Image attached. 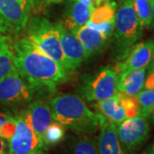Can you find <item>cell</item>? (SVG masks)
Returning a JSON list of instances; mask_svg holds the SVG:
<instances>
[{
    "mask_svg": "<svg viewBox=\"0 0 154 154\" xmlns=\"http://www.w3.org/2000/svg\"><path fill=\"white\" fill-rule=\"evenodd\" d=\"M16 130L8 141V154H34L45 150L33 129L28 109L20 110L14 116Z\"/></svg>",
    "mask_w": 154,
    "mask_h": 154,
    "instance_id": "5",
    "label": "cell"
},
{
    "mask_svg": "<svg viewBox=\"0 0 154 154\" xmlns=\"http://www.w3.org/2000/svg\"><path fill=\"white\" fill-rule=\"evenodd\" d=\"M64 136L65 128L62 126L58 122L53 121L46 129L43 138V142L45 149L61 142L64 139Z\"/></svg>",
    "mask_w": 154,
    "mask_h": 154,
    "instance_id": "22",
    "label": "cell"
},
{
    "mask_svg": "<svg viewBox=\"0 0 154 154\" xmlns=\"http://www.w3.org/2000/svg\"><path fill=\"white\" fill-rule=\"evenodd\" d=\"M16 118L9 111H0V138L9 141L16 130Z\"/></svg>",
    "mask_w": 154,
    "mask_h": 154,
    "instance_id": "23",
    "label": "cell"
},
{
    "mask_svg": "<svg viewBox=\"0 0 154 154\" xmlns=\"http://www.w3.org/2000/svg\"><path fill=\"white\" fill-rule=\"evenodd\" d=\"M153 50L154 43L152 38L141 43H136L128 51L123 61L115 66L117 74L147 68L152 58Z\"/></svg>",
    "mask_w": 154,
    "mask_h": 154,
    "instance_id": "11",
    "label": "cell"
},
{
    "mask_svg": "<svg viewBox=\"0 0 154 154\" xmlns=\"http://www.w3.org/2000/svg\"><path fill=\"white\" fill-rule=\"evenodd\" d=\"M134 11L144 27L149 28L152 23L151 4L148 0H132Z\"/></svg>",
    "mask_w": 154,
    "mask_h": 154,
    "instance_id": "24",
    "label": "cell"
},
{
    "mask_svg": "<svg viewBox=\"0 0 154 154\" xmlns=\"http://www.w3.org/2000/svg\"><path fill=\"white\" fill-rule=\"evenodd\" d=\"M140 154H154V141L149 144Z\"/></svg>",
    "mask_w": 154,
    "mask_h": 154,
    "instance_id": "30",
    "label": "cell"
},
{
    "mask_svg": "<svg viewBox=\"0 0 154 154\" xmlns=\"http://www.w3.org/2000/svg\"><path fill=\"white\" fill-rule=\"evenodd\" d=\"M150 118L152 119V123H153V124H154V112H153V113H152V115H151V116H150Z\"/></svg>",
    "mask_w": 154,
    "mask_h": 154,
    "instance_id": "34",
    "label": "cell"
},
{
    "mask_svg": "<svg viewBox=\"0 0 154 154\" xmlns=\"http://www.w3.org/2000/svg\"><path fill=\"white\" fill-rule=\"evenodd\" d=\"M116 5L117 4L116 2L107 1L104 5H100L97 8H94L91 14L89 22L94 24H100L114 20Z\"/></svg>",
    "mask_w": 154,
    "mask_h": 154,
    "instance_id": "20",
    "label": "cell"
},
{
    "mask_svg": "<svg viewBox=\"0 0 154 154\" xmlns=\"http://www.w3.org/2000/svg\"><path fill=\"white\" fill-rule=\"evenodd\" d=\"M94 106L99 115L116 125L128 119L126 110L122 102L120 92H117L110 98L97 101Z\"/></svg>",
    "mask_w": 154,
    "mask_h": 154,
    "instance_id": "16",
    "label": "cell"
},
{
    "mask_svg": "<svg viewBox=\"0 0 154 154\" xmlns=\"http://www.w3.org/2000/svg\"><path fill=\"white\" fill-rule=\"evenodd\" d=\"M92 3H93V5L95 6H99L100 5H102L103 3H105V2H107V1H109V0H90Z\"/></svg>",
    "mask_w": 154,
    "mask_h": 154,
    "instance_id": "31",
    "label": "cell"
},
{
    "mask_svg": "<svg viewBox=\"0 0 154 154\" xmlns=\"http://www.w3.org/2000/svg\"><path fill=\"white\" fill-rule=\"evenodd\" d=\"M25 28L27 38L36 47L67 69L56 23H51L45 17H33L28 20Z\"/></svg>",
    "mask_w": 154,
    "mask_h": 154,
    "instance_id": "4",
    "label": "cell"
},
{
    "mask_svg": "<svg viewBox=\"0 0 154 154\" xmlns=\"http://www.w3.org/2000/svg\"><path fill=\"white\" fill-rule=\"evenodd\" d=\"M28 110L33 129L44 144L43 138L45 133L53 122L49 104L41 99H37L29 102Z\"/></svg>",
    "mask_w": 154,
    "mask_h": 154,
    "instance_id": "14",
    "label": "cell"
},
{
    "mask_svg": "<svg viewBox=\"0 0 154 154\" xmlns=\"http://www.w3.org/2000/svg\"><path fill=\"white\" fill-rule=\"evenodd\" d=\"M153 43H154V39H153ZM152 62H154V50H153V55H152V58L151 63H152Z\"/></svg>",
    "mask_w": 154,
    "mask_h": 154,
    "instance_id": "35",
    "label": "cell"
},
{
    "mask_svg": "<svg viewBox=\"0 0 154 154\" xmlns=\"http://www.w3.org/2000/svg\"><path fill=\"white\" fill-rule=\"evenodd\" d=\"M144 26L139 20L132 0H119L116 5L113 36L118 50L123 55L143 35Z\"/></svg>",
    "mask_w": 154,
    "mask_h": 154,
    "instance_id": "3",
    "label": "cell"
},
{
    "mask_svg": "<svg viewBox=\"0 0 154 154\" xmlns=\"http://www.w3.org/2000/svg\"><path fill=\"white\" fill-rule=\"evenodd\" d=\"M145 89H154V70L148 72V75L145 79Z\"/></svg>",
    "mask_w": 154,
    "mask_h": 154,
    "instance_id": "27",
    "label": "cell"
},
{
    "mask_svg": "<svg viewBox=\"0 0 154 154\" xmlns=\"http://www.w3.org/2000/svg\"><path fill=\"white\" fill-rule=\"evenodd\" d=\"M118 92L117 72L115 66H105L83 83L80 93L88 102H97L110 98Z\"/></svg>",
    "mask_w": 154,
    "mask_h": 154,
    "instance_id": "7",
    "label": "cell"
},
{
    "mask_svg": "<svg viewBox=\"0 0 154 154\" xmlns=\"http://www.w3.org/2000/svg\"><path fill=\"white\" fill-rule=\"evenodd\" d=\"M16 69L15 56L9 35L0 36V81Z\"/></svg>",
    "mask_w": 154,
    "mask_h": 154,
    "instance_id": "19",
    "label": "cell"
},
{
    "mask_svg": "<svg viewBox=\"0 0 154 154\" xmlns=\"http://www.w3.org/2000/svg\"><path fill=\"white\" fill-rule=\"evenodd\" d=\"M94 9L80 0H68L61 24L72 32L89 22Z\"/></svg>",
    "mask_w": 154,
    "mask_h": 154,
    "instance_id": "12",
    "label": "cell"
},
{
    "mask_svg": "<svg viewBox=\"0 0 154 154\" xmlns=\"http://www.w3.org/2000/svg\"><path fill=\"white\" fill-rule=\"evenodd\" d=\"M64 154H99L97 140L90 134H77L67 144Z\"/></svg>",
    "mask_w": 154,
    "mask_h": 154,
    "instance_id": "18",
    "label": "cell"
},
{
    "mask_svg": "<svg viewBox=\"0 0 154 154\" xmlns=\"http://www.w3.org/2000/svg\"><path fill=\"white\" fill-rule=\"evenodd\" d=\"M33 7V0H0V17L17 33L26 28Z\"/></svg>",
    "mask_w": 154,
    "mask_h": 154,
    "instance_id": "9",
    "label": "cell"
},
{
    "mask_svg": "<svg viewBox=\"0 0 154 154\" xmlns=\"http://www.w3.org/2000/svg\"><path fill=\"white\" fill-rule=\"evenodd\" d=\"M148 72L149 71H152V70H154V62H152V63H151L150 64L148 65Z\"/></svg>",
    "mask_w": 154,
    "mask_h": 154,
    "instance_id": "33",
    "label": "cell"
},
{
    "mask_svg": "<svg viewBox=\"0 0 154 154\" xmlns=\"http://www.w3.org/2000/svg\"><path fill=\"white\" fill-rule=\"evenodd\" d=\"M146 68L117 74V90L123 94L134 96L144 88Z\"/></svg>",
    "mask_w": 154,
    "mask_h": 154,
    "instance_id": "17",
    "label": "cell"
},
{
    "mask_svg": "<svg viewBox=\"0 0 154 154\" xmlns=\"http://www.w3.org/2000/svg\"><path fill=\"white\" fill-rule=\"evenodd\" d=\"M35 88L18 73L17 69L0 81V105H13L33 100Z\"/></svg>",
    "mask_w": 154,
    "mask_h": 154,
    "instance_id": "8",
    "label": "cell"
},
{
    "mask_svg": "<svg viewBox=\"0 0 154 154\" xmlns=\"http://www.w3.org/2000/svg\"><path fill=\"white\" fill-rule=\"evenodd\" d=\"M0 154H8V143L7 140L0 138Z\"/></svg>",
    "mask_w": 154,
    "mask_h": 154,
    "instance_id": "29",
    "label": "cell"
},
{
    "mask_svg": "<svg viewBox=\"0 0 154 154\" xmlns=\"http://www.w3.org/2000/svg\"><path fill=\"white\" fill-rule=\"evenodd\" d=\"M86 25H88L95 30L99 31L103 35H105L106 38H110L113 35L114 32V26H115V19L111 20L110 22L100 23V24H94L92 22H88Z\"/></svg>",
    "mask_w": 154,
    "mask_h": 154,
    "instance_id": "25",
    "label": "cell"
},
{
    "mask_svg": "<svg viewBox=\"0 0 154 154\" xmlns=\"http://www.w3.org/2000/svg\"><path fill=\"white\" fill-rule=\"evenodd\" d=\"M97 139L99 154H125L119 141L116 124L103 117Z\"/></svg>",
    "mask_w": 154,
    "mask_h": 154,
    "instance_id": "13",
    "label": "cell"
},
{
    "mask_svg": "<svg viewBox=\"0 0 154 154\" xmlns=\"http://www.w3.org/2000/svg\"><path fill=\"white\" fill-rule=\"evenodd\" d=\"M56 25L59 33L61 48L66 61L67 70L74 71L88 58L86 51L74 33L61 23H56Z\"/></svg>",
    "mask_w": 154,
    "mask_h": 154,
    "instance_id": "10",
    "label": "cell"
},
{
    "mask_svg": "<svg viewBox=\"0 0 154 154\" xmlns=\"http://www.w3.org/2000/svg\"><path fill=\"white\" fill-rule=\"evenodd\" d=\"M66 0H33V10L34 12H41L44 9L52 5H57Z\"/></svg>",
    "mask_w": 154,
    "mask_h": 154,
    "instance_id": "26",
    "label": "cell"
},
{
    "mask_svg": "<svg viewBox=\"0 0 154 154\" xmlns=\"http://www.w3.org/2000/svg\"><path fill=\"white\" fill-rule=\"evenodd\" d=\"M149 2H150V4H152V3H154V0H148Z\"/></svg>",
    "mask_w": 154,
    "mask_h": 154,
    "instance_id": "37",
    "label": "cell"
},
{
    "mask_svg": "<svg viewBox=\"0 0 154 154\" xmlns=\"http://www.w3.org/2000/svg\"><path fill=\"white\" fill-rule=\"evenodd\" d=\"M116 132L125 154H135L150 137L151 126L147 117L138 115L117 124Z\"/></svg>",
    "mask_w": 154,
    "mask_h": 154,
    "instance_id": "6",
    "label": "cell"
},
{
    "mask_svg": "<svg viewBox=\"0 0 154 154\" xmlns=\"http://www.w3.org/2000/svg\"><path fill=\"white\" fill-rule=\"evenodd\" d=\"M71 33H74L81 41L88 57L103 51L109 40V38H106L105 35L88 25L77 28Z\"/></svg>",
    "mask_w": 154,
    "mask_h": 154,
    "instance_id": "15",
    "label": "cell"
},
{
    "mask_svg": "<svg viewBox=\"0 0 154 154\" xmlns=\"http://www.w3.org/2000/svg\"><path fill=\"white\" fill-rule=\"evenodd\" d=\"M151 11H152V23L150 27L154 28V3L151 4Z\"/></svg>",
    "mask_w": 154,
    "mask_h": 154,
    "instance_id": "32",
    "label": "cell"
},
{
    "mask_svg": "<svg viewBox=\"0 0 154 154\" xmlns=\"http://www.w3.org/2000/svg\"><path fill=\"white\" fill-rule=\"evenodd\" d=\"M134 96L139 104V115L150 117L154 112V89L141 90Z\"/></svg>",
    "mask_w": 154,
    "mask_h": 154,
    "instance_id": "21",
    "label": "cell"
},
{
    "mask_svg": "<svg viewBox=\"0 0 154 154\" xmlns=\"http://www.w3.org/2000/svg\"><path fill=\"white\" fill-rule=\"evenodd\" d=\"M13 33L11 27L4 21V19L2 17H0V36L7 35L8 33Z\"/></svg>",
    "mask_w": 154,
    "mask_h": 154,
    "instance_id": "28",
    "label": "cell"
},
{
    "mask_svg": "<svg viewBox=\"0 0 154 154\" xmlns=\"http://www.w3.org/2000/svg\"><path fill=\"white\" fill-rule=\"evenodd\" d=\"M34 154H45L43 152H36V153H34Z\"/></svg>",
    "mask_w": 154,
    "mask_h": 154,
    "instance_id": "36",
    "label": "cell"
},
{
    "mask_svg": "<svg viewBox=\"0 0 154 154\" xmlns=\"http://www.w3.org/2000/svg\"><path fill=\"white\" fill-rule=\"evenodd\" d=\"M48 104L53 121L77 134H93L99 129L103 116L90 110L79 95H58Z\"/></svg>",
    "mask_w": 154,
    "mask_h": 154,
    "instance_id": "2",
    "label": "cell"
},
{
    "mask_svg": "<svg viewBox=\"0 0 154 154\" xmlns=\"http://www.w3.org/2000/svg\"><path fill=\"white\" fill-rule=\"evenodd\" d=\"M18 73L35 88L54 92L68 79V70L41 51L27 37L12 45Z\"/></svg>",
    "mask_w": 154,
    "mask_h": 154,
    "instance_id": "1",
    "label": "cell"
}]
</instances>
